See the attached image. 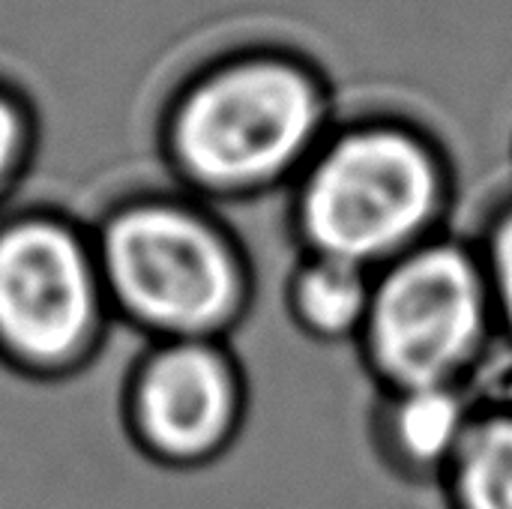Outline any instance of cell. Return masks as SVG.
Segmentation results:
<instances>
[{"instance_id": "obj_1", "label": "cell", "mask_w": 512, "mask_h": 509, "mask_svg": "<svg viewBox=\"0 0 512 509\" xmlns=\"http://www.w3.org/2000/svg\"><path fill=\"white\" fill-rule=\"evenodd\" d=\"M117 327L147 342L231 339L255 303L243 231L192 195L141 192L90 228Z\"/></svg>"}, {"instance_id": "obj_2", "label": "cell", "mask_w": 512, "mask_h": 509, "mask_svg": "<svg viewBox=\"0 0 512 509\" xmlns=\"http://www.w3.org/2000/svg\"><path fill=\"white\" fill-rule=\"evenodd\" d=\"M318 123V90L300 69L267 57L237 60L174 102L162 156L192 198L246 204L303 159Z\"/></svg>"}, {"instance_id": "obj_3", "label": "cell", "mask_w": 512, "mask_h": 509, "mask_svg": "<svg viewBox=\"0 0 512 509\" xmlns=\"http://www.w3.org/2000/svg\"><path fill=\"white\" fill-rule=\"evenodd\" d=\"M93 231L51 207L0 219V363L30 381L90 369L114 339Z\"/></svg>"}, {"instance_id": "obj_4", "label": "cell", "mask_w": 512, "mask_h": 509, "mask_svg": "<svg viewBox=\"0 0 512 509\" xmlns=\"http://www.w3.org/2000/svg\"><path fill=\"white\" fill-rule=\"evenodd\" d=\"M249 411V369L231 339L147 342L120 387L126 438L174 474L222 462L240 444Z\"/></svg>"}, {"instance_id": "obj_5", "label": "cell", "mask_w": 512, "mask_h": 509, "mask_svg": "<svg viewBox=\"0 0 512 509\" xmlns=\"http://www.w3.org/2000/svg\"><path fill=\"white\" fill-rule=\"evenodd\" d=\"M432 189V168L408 138L357 132L312 165L297 198V228L312 255L363 264L426 216Z\"/></svg>"}, {"instance_id": "obj_6", "label": "cell", "mask_w": 512, "mask_h": 509, "mask_svg": "<svg viewBox=\"0 0 512 509\" xmlns=\"http://www.w3.org/2000/svg\"><path fill=\"white\" fill-rule=\"evenodd\" d=\"M369 318L384 369L399 381L429 387L477 333L474 276L456 252H426L381 285Z\"/></svg>"}, {"instance_id": "obj_7", "label": "cell", "mask_w": 512, "mask_h": 509, "mask_svg": "<svg viewBox=\"0 0 512 509\" xmlns=\"http://www.w3.org/2000/svg\"><path fill=\"white\" fill-rule=\"evenodd\" d=\"M285 303L297 327L321 339H336L363 321L369 291L360 264L315 255L288 279Z\"/></svg>"}, {"instance_id": "obj_8", "label": "cell", "mask_w": 512, "mask_h": 509, "mask_svg": "<svg viewBox=\"0 0 512 509\" xmlns=\"http://www.w3.org/2000/svg\"><path fill=\"white\" fill-rule=\"evenodd\" d=\"M462 486L471 509H512V426L480 432L465 456Z\"/></svg>"}, {"instance_id": "obj_9", "label": "cell", "mask_w": 512, "mask_h": 509, "mask_svg": "<svg viewBox=\"0 0 512 509\" xmlns=\"http://www.w3.org/2000/svg\"><path fill=\"white\" fill-rule=\"evenodd\" d=\"M399 429L408 450L417 456H438L456 432V405L444 393L423 390L405 405Z\"/></svg>"}, {"instance_id": "obj_10", "label": "cell", "mask_w": 512, "mask_h": 509, "mask_svg": "<svg viewBox=\"0 0 512 509\" xmlns=\"http://www.w3.org/2000/svg\"><path fill=\"white\" fill-rule=\"evenodd\" d=\"M33 135L36 129H30L27 111L18 99L0 90V207L27 174V162L33 159Z\"/></svg>"}, {"instance_id": "obj_11", "label": "cell", "mask_w": 512, "mask_h": 509, "mask_svg": "<svg viewBox=\"0 0 512 509\" xmlns=\"http://www.w3.org/2000/svg\"><path fill=\"white\" fill-rule=\"evenodd\" d=\"M498 267H501V282H504V294H507V303H510L512 312V219L507 222V228L501 231V240H498Z\"/></svg>"}]
</instances>
